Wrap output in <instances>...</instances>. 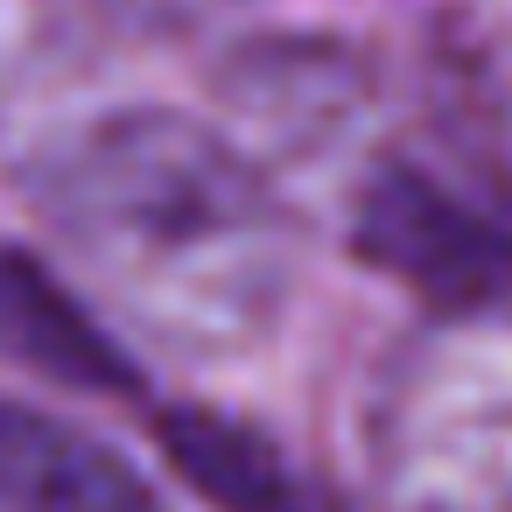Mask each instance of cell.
<instances>
[{
  "instance_id": "6",
  "label": "cell",
  "mask_w": 512,
  "mask_h": 512,
  "mask_svg": "<svg viewBox=\"0 0 512 512\" xmlns=\"http://www.w3.org/2000/svg\"><path fill=\"white\" fill-rule=\"evenodd\" d=\"M92 8L141 36H183V29H204L211 15H225L232 0H92Z\"/></svg>"
},
{
  "instance_id": "1",
  "label": "cell",
  "mask_w": 512,
  "mask_h": 512,
  "mask_svg": "<svg viewBox=\"0 0 512 512\" xmlns=\"http://www.w3.org/2000/svg\"><path fill=\"white\" fill-rule=\"evenodd\" d=\"M29 190L106 302L169 351L239 358L288 309V204L204 120L92 113L36 148Z\"/></svg>"
},
{
  "instance_id": "7",
  "label": "cell",
  "mask_w": 512,
  "mask_h": 512,
  "mask_svg": "<svg viewBox=\"0 0 512 512\" xmlns=\"http://www.w3.org/2000/svg\"><path fill=\"white\" fill-rule=\"evenodd\" d=\"M477 92H484V113L505 127V141H512V29H498V36H484V50H477Z\"/></svg>"
},
{
  "instance_id": "4",
  "label": "cell",
  "mask_w": 512,
  "mask_h": 512,
  "mask_svg": "<svg viewBox=\"0 0 512 512\" xmlns=\"http://www.w3.org/2000/svg\"><path fill=\"white\" fill-rule=\"evenodd\" d=\"M0 512H162L148 477L99 435L0 400Z\"/></svg>"
},
{
  "instance_id": "5",
  "label": "cell",
  "mask_w": 512,
  "mask_h": 512,
  "mask_svg": "<svg viewBox=\"0 0 512 512\" xmlns=\"http://www.w3.org/2000/svg\"><path fill=\"white\" fill-rule=\"evenodd\" d=\"M0 358H15L29 372H50V379H71V386H113V379H127L120 358H113V344L22 253H0Z\"/></svg>"
},
{
  "instance_id": "3",
  "label": "cell",
  "mask_w": 512,
  "mask_h": 512,
  "mask_svg": "<svg viewBox=\"0 0 512 512\" xmlns=\"http://www.w3.org/2000/svg\"><path fill=\"white\" fill-rule=\"evenodd\" d=\"M372 106L365 57L316 36H260L218 71V134L281 204L288 183H323L365 155Z\"/></svg>"
},
{
  "instance_id": "2",
  "label": "cell",
  "mask_w": 512,
  "mask_h": 512,
  "mask_svg": "<svg viewBox=\"0 0 512 512\" xmlns=\"http://www.w3.org/2000/svg\"><path fill=\"white\" fill-rule=\"evenodd\" d=\"M379 512H512V302H442L365 407Z\"/></svg>"
}]
</instances>
